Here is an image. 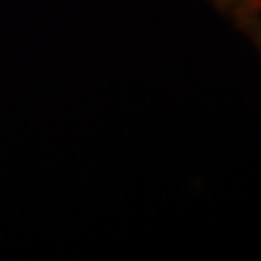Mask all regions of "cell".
I'll return each mask as SVG.
<instances>
[{
    "instance_id": "1",
    "label": "cell",
    "mask_w": 261,
    "mask_h": 261,
    "mask_svg": "<svg viewBox=\"0 0 261 261\" xmlns=\"http://www.w3.org/2000/svg\"><path fill=\"white\" fill-rule=\"evenodd\" d=\"M220 15L252 39L261 27V0H208Z\"/></svg>"
},
{
    "instance_id": "2",
    "label": "cell",
    "mask_w": 261,
    "mask_h": 261,
    "mask_svg": "<svg viewBox=\"0 0 261 261\" xmlns=\"http://www.w3.org/2000/svg\"><path fill=\"white\" fill-rule=\"evenodd\" d=\"M254 41H256V46H259V51H261V27L259 29H256V34H254Z\"/></svg>"
}]
</instances>
